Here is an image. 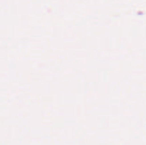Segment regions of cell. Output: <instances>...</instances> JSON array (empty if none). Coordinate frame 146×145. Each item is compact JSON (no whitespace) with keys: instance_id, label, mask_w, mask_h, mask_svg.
<instances>
[]
</instances>
